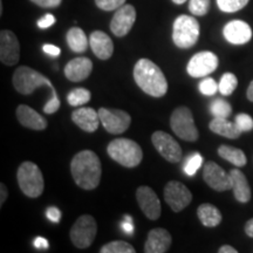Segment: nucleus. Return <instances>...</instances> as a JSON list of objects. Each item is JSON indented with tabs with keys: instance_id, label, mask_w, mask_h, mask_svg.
Instances as JSON below:
<instances>
[{
	"instance_id": "obj_24",
	"label": "nucleus",
	"mask_w": 253,
	"mask_h": 253,
	"mask_svg": "<svg viewBox=\"0 0 253 253\" xmlns=\"http://www.w3.org/2000/svg\"><path fill=\"white\" fill-rule=\"evenodd\" d=\"M209 128L214 134L226 138H231V140H236V138H238L242 135V131L236 126V123L229 121L227 119L214 118L210 122V125H209Z\"/></svg>"
},
{
	"instance_id": "obj_29",
	"label": "nucleus",
	"mask_w": 253,
	"mask_h": 253,
	"mask_svg": "<svg viewBox=\"0 0 253 253\" xmlns=\"http://www.w3.org/2000/svg\"><path fill=\"white\" fill-rule=\"evenodd\" d=\"M210 112L214 118L227 119L232 113V107L225 100L216 99L210 104Z\"/></svg>"
},
{
	"instance_id": "obj_7",
	"label": "nucleus",
	"mask_w": 253,
	"mask_h": 253,
	"mask_svg": "<svg viewBox=\"0 0 253 253\" xmlns=\"http://www.w3.org/2000/svg\"><path fill=\"white\" fill-rule=\"evenodd\" d=\"M170 126L172 131L182 140L186 142L198 140V129L195 125L194 115L188 107L182 106L173 110L170 118Z\"/></svg>"
},
{
	"instance_id": "obj_31",
	"label": "nucleus",
	"mask_w": 253,
	"mask_h": 253,
	"mask_svg": "<svg viewBox=\"0 0 253 253\" xmlns=\"http://www.w3.org/2000/svg\"><path fill=\"white\" fill-rule=\"evenodd\" d=\"M237 86H238V80L236 75L232 73H225L220 79L219 91L223 96H230L235 91Z\"/></svg>"
},
{
	"instance_id": "obj_45",
	"label": "nucleus",
	"mask_w": 253,
	"mask_h": 253,
	"mask_svg": "<svg viewBox=\"0 0 253 253\" xmlns=\"http://www.w3.org/2000/svg\"><path fill=\"white\" fill-rule=\"evenodd\" d=\"M0 195H1V197H0V207H2L5 203L6 198H7V195H8L7 188H6L4 183H1V184H0Z\"/></svg>"
},
{
	"instance_id": "obj_14",
	"label": "nucleus",
	"mask_w": 253,
	"mask_h": 253,
	"mask_svg": "<svg viewBox=\"0 0 253 253\" xmlns=\"http://www.w3.org/2000/svg\"><path fill=\"white\" fill-rule=\"evenodd\" d=\"M203 178L207 184L214 191L221 192L232 189L230 173L214 162H208L203 168Z\"/></svg>"
},
{
	"instance_id": "obj_3",
	"label": "nucleus",
	"mask_w": 253,
	"mask_h": 253,
	"mask_svg": "<svg viewBox=\"0 0 253 253\" xmlns=\"http://www.w3.org/2000/svg\"><path fill=\"white\" fill-rule=\"evenodd\" d=\"M107 153L115 162L126 168H135L142 162L143 151L140 144L129 138H116L107 147Z\"/></svg>"
},
{
	"instance_id": "obj_8",
	"label": "nucleus",
	"mask_w": 253,
	"mask_h": 253,
	"mask_svg": "<svg viewBox=\"0 0 253 253\" xmlns=\"http://www.w3.org/2000/svg\"><path fill=\"white\" fill-rule=\"evenodd\" d=\"M96 233V220L89 214H84V216L79 217L74 225L72 226L69 237H71L73 244L78 249H87L93 244Z\"/></svg>"
},
{
	"instance_id": "obj_37",
	"label": "nucleus",
	"mask_w": 253,
	"mask_h": 253,
	"mask_svg": "<svg viewBox=\"0 0 253 253\" xmlns=\"http://www.w3.org/2000/svg\"><path fill=\"white\" fill-rule=\"evenodd\" d=\"M126 0H95V4L102 11H116L125 5Z\"/></svg>"
},
{
	"instance_id": "obj_11",
	"label": "nucleus",
	"mask_w": 253,
	"mask_h": 253,
	"mask_svg": "<svg viewBox=\"0 0 253 253\" xmlns=\"http://www.w3.org/2000/svg\"><path fill=\"white\" fill-rule=\"evenodd\" d=\"M164 199L173 212H179L192 202L191 191L178 181H170L164 188Z\"/></svg>"
},
{
	"instance_id": "obj_46",
	"label": "nucleus",
	"mask_w": 253,
	"mask_h": 253,
	"mask_svg": "<svg viewBox=\"0 0 253 253\" xmlns=\"http://www.w3.org/2000/svg\"><path fill=\"white\" fill-rule=\"evenodd\" d=\"M245 233L249 237L253 238V218H251V219L248 220V223L245 224Z\"/></svg>"
},
{
	"instance_id": "obj_20",
	"label": "nucleus",
	"mask_w": 253,
	"mask_h": 253,
	"mask_svg": "<svg viewBox=\"0 0 253 253\" xmlns=\"http://www.w3.org/2000/svg\"><path fill=\"white\" fill-rule=\"evenodd\" d=\"M72 120L82 130L87 132H94L99 128L101 122L99 112L90 107L78 108L72 113Z\"/></svg>"
},
{
	"instance_id": "obj_6",
	"label": "nucleus",
	"mask_w": 253,
	"mask_h": 253,
	"mask_svg": "<svg viewBox=\"0 0 253 253\" xmlns=\"http://www.w3.org/2000/svg\"><path fill=\"white\" fill-rule=\"evenodd\" d=\"M12 81H13V86L18 93L23 95H30L37 88L43 86H47L50 90L54 89L52 82L45 75L27 67V66H21L15 69Z\"/></svg>"
},
{
	"instance_id": "obj_17",
	"label": "nucleus",
	"mask_w": 253,
	"mask_h": 253,
	"mask_svg": "<svg viewBox=\"0 0 253 253\" xmlns=\"http://www.w3.org/2000/svg\"><path fill=\"white\" fill-rule=\"evenodd\" d=\"M224 38L233 45H244L252 38V30L243 20H232L224 26Z\"/></svg>"
},
{
	"instance_id": "obj_38",
	"label": "nucleus",
	"mask_w": 253,
	"mask_h": 253,
	"mask_svg": "<svg viewBox=\"0 0 253 253\" xmlns=\"http://www.w3.org/2000/svg\"><path fill=\"white\" fill-rule=\"evenodd\" d=\"M52 93H53V96L50 97V99L46 102L45 106H43V112L46 114H49V115L50 114L56 113L60 108V100L55 89H53Z\"/></svg>"
},
{
	"instance_id": "obj_23",
	"label": "nucleus",
	"mask_w": 253,
	"mask_h": 253,
	"mask_svg": "<svg viewBox=\"0 0 253 253\" xmlns=\"http://www.w3.org/2000/svg\"><path fill=\"white\" fill-rule=\"evenodd\" d=\"M230 173L235 198L239 203H248L251 199V188L246 176L239 169H232Z\"/></svg>"
},
{
	"instance_id": "obj_35",
	"label": "nucleus",
	"mask_w": 253,
	"mask_h": 253,
	"mask_svg": "<svg viewBox=\"0 0 253 253\" xmlns=\"http://www.w3.org/2000/svg\"><path fill=\"white\" fill-rule=\"evenodd\" d=\"M199 90L205 96H212L217 93V90H219V84L212 78H207L199 84Z\"/></svg>"
},
{
	"instance_id": "obj_1",
	"label": "nucleus",
	"mask_w": 253,
	"mask_h": 253,
	"mask_svg": "<svg viewBox=\"0 0 253 253\" xmlns=\"http://www.w3.org/2000/svg\"><path fill=\"white\" fill-rule=\"evenodd\" d=\"M71 172L74 182L81 189L93 190L97 188L102 172L99 156L91 150L80 151L73 157Z\"/></svg>"
},
{
	"instance_id": "obj_48",
	"label": "nucleus",
	"mask_w": 253,
	"mask_h": 253,
	"mask_svg": "<svg viewBox=\"0 0 253 253\" xmlns=\"http://www.w3.org/2000/svg\"><path fill=\"white\" fill-rule=\"evenodd\" d=\"M246 96H248V99L251 101V102H253V80L251 84H250L248 91H246Z\"/></svg>"
},
{
	"instance_id": "obj_39",
	"label": "nucleus",
	"mask_w": 253,
	"mask_h": 253,
	"mask_svg": "<svg viewBox=\"0 0 253 253\" xmlns=\"http://www.w3.org/2000/svg\"><path fill=\"white\" fill-rule=\"evenodd\" d=\"M54 24H55V17H54V15L50 14V13H47L46 15H43V17L41 18L39 21H38V27L45 30V28H48L50 26H53Z\"/></svg>"
},
{
	"instance_id": "obj_18",
	"label": "nucleus",
	"mask_w": 253,
	"mask_h": 253,
	"mask_svg": "<svg viewBox=\"0 0 253 253\" xmlns=\"http://www.w3.org/2000/svg\"><path fill=\"white\" fill-rule=\"evenodd\" d=\"M93 71V62L90 59L80 56L69 61L65 66V77L72 82H80L89 78Z\"/></svg>"
},
{
	"instance_id": "obj_47",
	"label": "nucleus",
	"mask_w": 253,
	"mask_h": 253,
	"mask_svg": "<svg viewBox=\"0 0 253 253\" xmlns=\"http://www.w3.org/2000/svg\"><path fill=\"white\" fill-rule=\"evenodd\" d=\"M218 252L219 253H237L238 251H237L235 248H232V246L224 245V246H221L219 250H218Z\"/></svg>"
},
{
	"instance_id": "obj_30",
	"label": "nucleus",
	"mask_w": 253,
	"mask_h": 253,
	"mask_svg": "<svg viewBox=\"0 0 253 253\" xmlns=\"http://www.w3.org/2000/svg\"><path fill=\"white\" fill-rule=\"evenodd\" d=\"M101 253H135L134 246L123 240H115L103 245L100 250Z\"/></svg>"
},
{
	"instance_id": "obj_32",
	"label": "nucleus",
	"mask_w": 253,
	"mask_h": 253,
	"mask_svg": "<svg viewBox=\"0 0 253 253\" xmlns=\"http://www.w3.org/2000/svg\"><path fill=\"white\" fill-rule=\"evenodd\" d=\"M250 0H217V5L220 11L225 13H235L249 4Z\"/></svg>"
},
{
	"instance_id": "obj_15",
	"label": "nucleus",
	"mask_w": 253,
	"mask_h": 253,
	"mask_svg": "<svg viewBox=\"0 0 253 253\" xmlns=\"http://www.w3.org/2000/svg\"><path fill=\"white\" fill-rule=\"evenodd\" d=\"M136 199L142 212L150 220H156L161 217L162 208L157 195L149 186H140L136 191Z\"/></svg>"
},
{
	"instance_id": "obj_27",
	"label": "nucleus",
	"mask_w": 253,
	"mask_h": 253,
	"mask_svg": "<svg viewBox=\"0 0 253 253\" xmlns=\"http://www.w3.org/2000/svg\"><path fill=\"white\" fill-rule=\"evenodd\" d=\"M218 155L221 158L230 162L231 164L236 167H244L246 162H248V158H246V155L244 151L238 149V148L230 147V145L223 144L218 148Z\"/></svg>"
},
{
	"instance_id": "obj_2",
	"label": "nucleus",
	"mask_w": 253,
	"mask_h": 253,
	"mask_svg": "<svg viewBox=\"0 0 253 253\" xmlns=\"http://www.w3.org/2000/svg\"><path fill=\"white\" fill-rule=\"evenodd\" d=\"M134 79L145 94L162 97L168 91V81L163 72L149 59H140L134 67Z\"/></svg>"
},
{
	"instance_id": "obj_36",
	"label": "nucleus",
	"mask_w": 253,
	"mask_h": 253,
	"mask_svg": "<svg viewBox=\"0 0 253 253\" xmlns=\"http://www.w3.org/2000/svg\"><path fill=\"white\" fill-rule=\"evenodd\" d=\"M235 123L242 132L251 131L253 129V119L249 115V114H238L235 119Z\"/></svg>"
},
{
	"instance_id": "obj_42",
	"label": "nucleus",
	"mask_w": 253,
	"mask_h": 253,
	"mask_svg": "<svg viewBox=\"0 0 253 253\" xmlns=\"http://www.w3.org/2000/svg\"><path fill=\"white\" fill-rule=\"evenodd\" d=\"M42 49H43V52L46 53V54H48L50 56H59L60 53H61V49H60L59 47H56L54 45H49V43H46V45H43Z\"/></svg>"
},
{
	"instance_id": "obj_21",
	"label": "nucleus",
	"mask_w": 253,
	"mask_h": 253,
	"mask_svg": "<svg viewBox=\"0 0 253 253\" xmlns=\"http://www.w3.org/2000/svg\"><path fill=\"white\" fill-rule=\"evenodd\" d=\"M89 45L93 53L100 60H108L114 53V43L108 34L102 31H94L90 34Z\"/></svg>"
},
{
	"instance_id": "obj_40",
	"label": "nucleus",
	"mask_w": 253,
	"mask_h": 253,
	"mask_svg": "<svg viewBox=\"0 0 253 253\" xmlns=\"http://www.w3.org/2000/svg\"><path fill=\"white\" fill-rule=\"evenodd\" d=\"M33 4H36L43 8H54L61 4L62 0H31Z\"/></svg>"
},
{
	"instance_id": "obj_12",
	"label": "nucleus",
	"mask_w": 253,
	"mask_h": 253,
	"mask_svg": "<svg viewBox=\"0 0 253 253\" xmlns=\"http://www.w3.org/2000/svg\"><path fill=\"white\" fill-rule=\"evenodd\" d=\"M218 67V56L212 52L204 50L195 54L188 63L189 75L192 78H204L211 74Z\"/></svg>"
},
{
	"instance_id": "obj_4",
	"label": "nucleus",
	"mask_w": 253,
	"mask_h": 253,
	"mask_svg": "<svg viewBox=\"0 0 253 253\" xmlns=\"http://www.w3.org/2000/svg\"><path fill=\"white\" fill-rule=\"evenodd\" d=\"M19 188L30 198H38L43 192L45 182L40 168L33 162H24L17 172Z\"/></svg>"
},
{
	"instance_id": "obj_22",
	"label": "nucleus",
	"mask_w": 253,
	"mask_h": 253,
	"mask_svg": "<svg viewBox=\"0 0 253 253\" xmlns=\"http://www.w3.org/2000/svg\"><path fill=\"white\" fill-rule=\"evenodd\" d=\"M17 119L21 126L33 129V130H45L47 128L46 119L27 104H19L17 108Z\"/></svg>"
},
{
	"instance_id": "obj_33",
	"label": "nucleus",
	"mask_w": 253,
	"mask_h": 253,
	"mask_svg": "<svg viewBox=\"0 0 253 253\" xmlns=\"http://www.w3.org/2000/svg\"><path fill=\"white\" fill-rule=\"evenodd\" d=\"M203 162H204V158L201 154L196 153L194 155H191V156H190L185 162L184 172L188 176H195L196 172L198 171L199 168L202 167Z\"/></svg>"
},
{
	"instance_id": "obj_44",
	"label": "nucleus",
	"mask_w": 253,
	"mask_h": 253,
	"mask_svg": "<svg viewBox=\"0 0 253 253\" xmlns=\"http://www.w3.org/2000/svg\"><path fill=\"white\" fill-rule=\"evenodd\" d=\"M121 227L126 235H132V233H134V223H132V221H128L125 219L121 223Z\"/></svg>"
},
{
	"instance_id": "obj_41",
	"label": "nucleus",
	"mask_w": 253,
	"mask_h": 253,
	"mask_svg": "<svg viewBox=\"0 0 253 253\" xmlns=\"http://www.w3.org/2000/svg\"><path fill=\"white\" fill-rule=\"evenodd\" d=\"M46 216H47V218H48L50 221H54V223H59L60 219H61V217H62V213H61V211H60L58 208L50 207V208L47 209Z\"/></svg>"
},
{
	"instance_id": "obj_28",
	"label": "nucleus",
	"mask_w": 253,
	"mask_h": 253,
	"mask_svg": "<svg viewBox=\"0 0 253 253\" xmlns=\"http://www.w3.org/2000/svg\"><path fill=\"white\" fill-rule=\"evenodd\" d=\"M91 99V93L86 88H75L68 94L67 101L72 107H80L88 103Z\"/></svg>"
},
{
	"instance_id": "obj_43",
	"label": "nucleus",
	"mask_w": 253,
	"mask_h": 253,
	"mask_svg": "<svg viewBox=\"0 0 253 253\" xmlns=\"http://www.w3.org/2000/svg\"><path fill=\"white\" fill-rule=\"evenodd\" d=\"M34 248L38 250H47L49 248V243L46 238H42V237H38V238L34 239L33 243Z\"/></svg>"
},
{
	"instance_id": "obj_9",
	"label": "nucleus",
	"mask_w": 253,
	"mask_h": 253,
	"mask_svg": "<svg viewBox=\"0 0 253 253\" xmlns=\"http://www.w3.org/2000/svg\"><path fill=\"white\" fill-rule=\"evenodd\" d=\"M99 116L103 128L109 134L120 135L128 130L131 118L128 113L121 109L100 108Z\"/></svg>"
},
{
	"instance_id": "obj_13",
	"label": "nucleus",
	"mask_w": 253,
	"mask_h": 253,
	"mask_svg": "<svg viewBox=\"0 0 253 253\" xmlns=\"http://www.w3.org/2000/svg\"><path fill=\"white\" fill-rule=\"evenodd\" d=\"M20 59V45L13 32L2 30L0 32V61L5 66L17 65Z\"/></svg>"
},
{
	"instance_id": "obj_16",
	"label": "nucleus",
	"mask_w": 253,
	"mask_h": 253,
	"mask_svg": "<svg viewBox=\"0 0 253 253\" xmlns=\"http://www.w3.org/2000/svg\"><path fill=\"white\" fill-rule=\"evenodd\" d=\"M136 21V9L132 5H123L116 9L110 21V30L116 37H125L130 32Z\"/></svg>"
},
{
	"instance_id": "obj_49",
	"label": "nucleus",
	"mask_w": 253,
	"mask_h": 253,
	"mask_svg": "<svg viewBox=\"0 0 253 253\" xmlns=\"http://www.w3.org/2000/svg\"><path fill=\"white\" fill-rule=\"evenodd\" d=\"M172 1L175 2V4H177V5H181V4H184L186 0H172Z\"/></svg>"
},
{
	"instance_id": "obj_10",
	"label": "nucleus",
	"mask_w": 253,
	"mask_h": 253,
	"mask_svg": "<svg viewBox=\"0 0 253 253\" xmlns=\"http://www.w3.org/2000/svg\"><path fill=\"white\" fill-rule=\"evenodd\" d=\"M151 142H153L154 147L156 148L161 156L166 158L168 162H181L183 157L182 148L171 135L164 131H155L151 135Z\"/></svg>"
},
{
	"instance_id": "obj_19",
	"label": "nucleus",
	"mask_w": 253,
	"mask_h": 253,
	"mask_svg": "<svg viewBox=\"0 0 253 253\" xmlns=\"http://www.w3.org/2000/svg\"><path fill=\"white\" fill-rule=\"evenodd\" d=\"M172 243L171 235L166 229H154L148 233V239L144 244V252L166 253Z\"/></svg>"
},
{
	"instance_id": "obj_34",
	"label": "nucleus",
	"mask_w": 253,
	"mask_h": 253,
	"mask_svg": "<svg viewBox=\"0 0 253 253\" xmlns=\"http://www.w3.org/2000/svg\"><path fill=\"white\" fill-rule=\"evenodd\" d=\"M210 0H190L189 9L194 15L203 17V15L208 14L209 9H210Z\"/></svg>"
},
{
	"instance_id": "obj_5",
	"label": "nucleus",
	"mask_w": 253,
	"mask_h": 253,
	"mask_svg": "<svg viewBox=\"0 0 253 253\" xmlns=\"http://www.w3.org/2000/svg\"><path fill=\"white\" fill-rule=\"evenodd\" d=\"M199 38V23L190 15H179L172 26V40L179 48L188 49L196 45Z\"/></svg>"
},
{
	"instance_id": "obj_26",
	"label": "nucleus",
	"mask_w": 253,
	"mask_h": 253,
	"mask_svg": "<svg viewBox=\"0 0 253 253\" xmlns=\"http://www.w3.org/2000/svg\"><path fill=\"white\" fill-rule=\"evenodd\" d=\"M68 47L74 53H84L88 48L86 33L80 27H73L67 32Z\"/></svg>"
},
{
	"instance_id": "obj_25",
	"label": "nucleus",
	"mask_w": 253,
	"mask_h": 253,
	"mask_svg": "<svg viewBox=\"0 0 253 253\" xmlns=\"http://www.w3.org/2000/svg\"><path fill=\"white\" fill-rule=\"evenodd\" d=\"M197 216L201 223L207 227H216L219 225L223 219L220 211L210 203L199 205L197 209Z\"/></svg>"
}]
</instances>
